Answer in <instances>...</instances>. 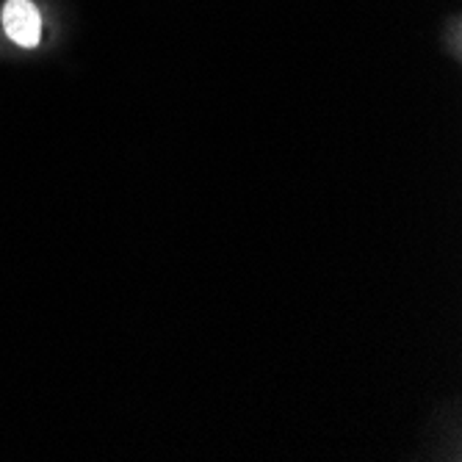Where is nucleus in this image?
Segmentation results:
<instances>
[{
    "instance_id": "1",
    "label": "nucleus",
    "mask_w": 462,
    "mask_h": 462,
    "mask_svg": "<svg viewBox=\"0 0 462 462\" xmlns=\"http://www.w3.org/2000/svg\"><path fill=\"white\" fill-rule=\"evenodd\" d=\"M0 25L20 48L31 51L42 42V14L33 0H6L4 12H0Z\"/></svg>"
}]
</instances>
